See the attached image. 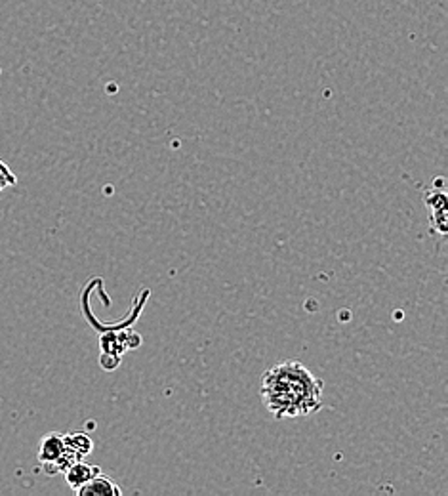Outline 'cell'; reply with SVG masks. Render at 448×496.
<instances>
[{
    "label": "cell",
    "mask_w": 448,
    "mask_h": 496,
    "mask_svg": "<svg viewBox=\"0 0 448 496\" xmlns=\"http://www.w3.org/2000/svg\"><path fill=\"white\" fill-rule=\"evenodd\" d=\"M65 451V441H63V434H57V432H52V434H46L40 441V446H38V462L40 464H48V462H56L59 456Z\"/></svg>",
    "instance_id": "5b68a950"
},
{
    "label": "cell",
    "mask_w": 448,
    "mask_h": 496,
    "mask_svg": "<svg viewBox=\"0 0 448 496\" xmlns=\"http://www.w3.org/2000/svg\"><path fill=\"white\" fill-rule=\"evenodd\" d=\"M423 201H425V207H427V216H430V226L431 231H435L437 235L441 237H447L448 233V199L444 189L437 188V180L431 183L430 188L425 189L423 193Z\"/></svg>",
    "instance_id": "7a4b0ae2"
},
{
    "label": "cell",
    "mask_w": 448,
    "mask_h": 496,
    "mask_svg": "<svg viewBox=\"0 0 448 496\" xmlns=\"http://www.w3.org/2000/svg\"><path fill=\"white\" fill-rule=\"evenodd\" d=\"M79 496H120L122 490L120 487L111 478H107L103 473H98L93 475L88 483H84L82 487L75 490Z\"/></svg>",
    "instance_id": "3957f363"
},
{
    "label": "cell",
    "mask_w": 448,
    "mask_h": 496,
    "mask_svg": "<svg viewBox=\"0 0 448 496\" xmlns=\"http://www.w3.org/2000/svg\"><path fill=\"white\" fill-rule=\"evenodd\" d=\"M262 401L277 420L309 416L323 405V380L290 359L263 372Z\"/></svg>",
    "instance_id": "6da1fadb"
},
{
    "label": "cell",
    "mask_w": 448,
    "mask_h": 496,
    "mask_svg": "<svg viewBox=\"0 0 448 496\" xmlns=\"http://www.w3.org/2000/svg\"><path fill=\"white\" fill-rule=\"evenodd\" d=\"M63 441H65V451L71 452L79 460H84V456H88L93 451V441L84 432H73V434L63 435Z\"/></svg>",
    "instance_id": "8992f818"
},
{
    "label": "cell",
    "mask_w": 448,
    "mask_h": 496,
    "mask_svg": "<svg viewBox=\"0 0 448 496\" xmlns=\"http://www.w3.org/2000/svg\"><path fill=\"white\" fill-rule=\"evenodd\" d=\"M98 473H101L100 466L88 464V462H84V460H79V462H75L71 468H67V470L63 471V475H65V483H67L73 490H76L79 487L88 483V481H90L93 475H98Z\"/></svg>",
    "instance_id": "277c9868"
}]
</instances>
